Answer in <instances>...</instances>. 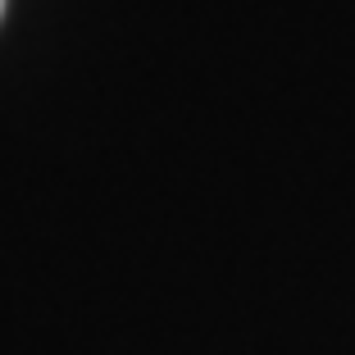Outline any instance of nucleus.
<instances>
[{
	"mask_svg": "<svg viewBox=\"0 0 355 355\" xmlns=\"http://www.w3.org/2000/svg\"><path fill=\"white\" fill-rule=\"evenodd\" d=\"M0 10H5V0H0Z\"/></svg>",
	"mask_w": 355,
	"mask_h": 355,
	"instance_id": "nucleus-1",
	"label": "nucleus"
}]
</instances>
